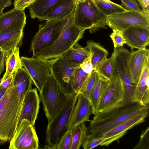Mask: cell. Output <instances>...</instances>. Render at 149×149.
I'll use <instances>...</instances> for the list:
<instances>
[{"label": "cell", "mask_w": 149, "mask_h": 149, "mask_svg": "<svg viewBox=\"0 0 149 149\" xmlns=\"http://www.w3.org/2000/svg\"><path fill=\"white\" fill-rule=\"evenodd\" d=\"M146 4L149 6V0H144Z\"/></svg>", "instance_id": "47"}, {"label": "cell", "mask_w": 149, "mask_h": 149, "mask_svg": "<svg viewBox=\"0 0 149 149\" xmlns=\"http://www.w3.org/2000/svg\"><path fill=\"white\" fill-rule=\"evenodd\" d=\"M24 36L23 30L0 34V49L5 53L18 46Z\"/></svg>", "instance_id": "27"}, {"label": "cell", "mask_w": 149, "mask_h": 149, "mask_svg": "<svg viewBox=\"0 0 149 149\" xmlns=\"http://www.w3.org/2000/svg\"><path fill=\"white\" fill-rule=\"evenodd\" d=\"M66 19L46 20L45 24H40L39 30L31 40V51L36 57L45 49L51 46L63 31Z\"/></svg>", "instance_id": "8"}, {"label": "cell", "mask_w": 149, "mask_h": 149, "mask_svg": "<svg viewBox=\"0 0 149 149\" xmlns=\"http://www.w3.org/2000/svg\"><path fill=\"white\" fill-rule=\"evenodd\" d=\"M35 0H14L13 3L14 8L20 10H24Z\"/></svg>", "instance_id": "40"}, {"label": "cell", "mask_w": 149, "mask_h": 149, "mask_svg": "<svg viewBox=\"0 0 149 149\" xmlns=\"http://www.w3.org/2000/svg\"><path fill=\"white\" fill-rule=\"evenodd\" d=\"M32 81L31 77L23 67L14 74L13 84L20 97L24 99L27 92L32 89Z\"/></svg>", "instance_id": "24"}, {"label": "cell", "mask_w": 149, "mask_h": 149, "mask_svg": "<svg viewBox=\"0 0 149 149\" xmlns=\"http://www.w3.org/2000/svg\"><path fill=\"white\" fill-rule=\"evenodd\" d=\"M92 56V54L90 53V55L80 65V67L81 69L88 74H90L93 70L91 62Z\"/></svg>", "instance_id": "39"}, {"label": "cell", "mask_w": 149, "mask_h": 149, "mask_svg": "<svg viewBox=\"0 0 149 149\" xmlns=\"http://www.w3.org/2000/svg\"><path fill=\"white\" fill-rule=\"evenodd\" d=\"M99 10L107 16L123 12L127 10L121 5L110 0H93Z\"/></svg>", "instance_id": "30"}, {"label": "cell", "mask_w": 149, "mask_h": 149, "mask_svg": "<svg viewBox=\"0 0 149 149\" xmlns=\"http://www.w3.org/2000/svg\"><path fill=\"white\" fill-rule=\"evenodd\" d=\"M22 66L30 76L39 92L51 75L49 60L35 57L21 58Z\"/></svg>", "instance_id": "11"}, {"label": "cell", "mask_w": 149, "mask_h": 149, "mask_svg": "<svg viewBox=\"0 0 149 149\" xmlns=\"http://www.w3.org/2000/svg\"><path fill=\"white\" fill-rule=\"evenodd\" d=\"M125 93L123 87L111 81L100 102L99 112L125 103Z\"/></svg>", "instance_id": "18"}, {"label": "cell", "mask_w": 149, "mask_h": 149, "mask_svg": "<svg viewBox=\"0 0 149 149\" xmlns=\"http://www.w3.org/2000/svg\"><path fill=\"white\" fill-rule=\"evenodd\" d=\"M79 94L69 96L65 103L52 120L48 122L44 148L56 149V146L67 130V127L76 105Z\"/></svg>", "instance_id": "6"}, {"label": "cell", "mask_w": 149, "mask_h": 149, "mask_svg": "<svg viewBox=\"0 0 149 149\" xmlns=\"http://www.w3.org/2000/svg\"><path fill=\"white\" fill-rule=\"evenodd\" d=\"M72 130H67L57 143L56 149H70Z\"/></svg>", "instance_id": "35"}, {"label": "cell", "mask_w": 149, "mask_h": 149, "mask_svg": "<svg viewBox=\"0 0 149 149\" xmlns=\"http://www.w3.org/2000/svg\"><path fill=\"white\" fill-rule=\"evenodd\" d=\"M14 76V74L4 80H0V84L3 86L7 89H8L13 85Z\"/></svg>", "instance_id": "41"}, {"label": "cell", "mask_w": 149, "mask_h": 149, "mask_svg": "<svg viewBox=\"0 0 149 149\" xmlns=\"http://www.w3.org/2000/svg\"><path fill=\"white\" fill-rule=\"evenodd\" d=\"M107 16L98 8L93 0H76L74 20L81 29L91 33L107 29Z\"/></svg>", "instance_id": "5"}, {"label": "cell", "mask_w": 149, "mask_h": 149, "mask_svg": "<svg viewBox=\"0 0 149 149\" xmlns=\"http://www.w3.org/2000/svg\"><path fill=\"white\" fill-rule=\"evenodd\" d=\"M88 75L80 67L75 70L72 82L73 88L75 93H78Z\"/></svg>", "instance_id": "33"}, {"label": "cell", "mask_w": 149, "mask_h": 149, "mask_svg": "<svg viewBox=\"0 0 149 149\" xmlns=\"http://www.w3.org/2000/svg\"><path fill=\"white\" fill-rule=\"evenodd\" d=\"M95 70L100 76L111 81L112 75V67L111 58H107L100 63Z\"/></svg>", "instance_id": "32"}, {"label": "cell", "mask_w": 149, "mask_h": 149, "mask_svg": "<svg viewBox=\"0 0 149 149\" xmlns=\"http://www.w3.org/2000/svg\"><path fill=\"white\" fill-rule=\"evenodd\" d=\"M72 130L70 149H79L89 133L88 127L84 122L75 126Z\"/></svg>", "instance_id": "29"}, {"label": "cell", "mask_w": 149, "mask_h": 149, "mask_svg": "<svg viewBox=\"0 0 149 149\" xmlns=\"http://www.w3.org/2000/svg\"><path fill=\"white\" fill-rule=\"evenodd\" d=\"M149 50L146 48L134 51L132 50L129 59V65L132 79L136 85L141 74L143 68L149 63Z\"/></svg>", "instance_id": "19"}, {"label": "cell", "mask_w": 149, "mask_h": 149, "mask_svg": "<svg viewBox=\"0 0 149 149\" xmlns=\"http://www.w3.org/2000/svg\"><path fill=\"white\" fill-rule=\"evenodd\" d=\"M7 89L3 86L0 84V100L4 95Z\"/></svg>", "instance_id": "45"}, {"label": "cell", "mask_w": 149, "mask_h": 149, "mask_svg": "<svg viewBox=\"0 0 149 149\" xmlns=\"http://www.w3.org/2000/svg\"><path fill=\"white\" fill-rule=\"evenodd\" d=\"M134 149H149V127H147L143 130L137 144L133 148Z\"/></svg>", "instance_id": "36"}, {"label": "cell", "mask_w": 149, "mask_h": 149, "mask_svg": "<svg viewBox=\"0 0 149 149\" xmlns=\"http://www.w3.org/2000/svg\"><path fill=\"white\" fill-rule=\"evenodd\" d=\"M49 60L51 74L62 89L68 96L75 93L72 87L74 73L80 65L66 61L61 56Z\"/></svg>", "instance_id": "9"}, {"label": "cell", "mask_w": 149, "mask_h": 149, "mask_svg": "<svg viewBox=\"0 0 149 149\" xmlns=\"http://www.w3.org/2000/svg\"><path fill=\"white\" fill-rule=\"evenodd\" d=\"M12 0H0V8L4 9L6 7L10 6L12 4Z\"/></svg>", "instance_id": "43"}, {"label": "cell", "mask_w": 149, "mask_h": 149, "mask_svg": "<svg viewBox=\"0 0 149 149\" xmlns=\"http://www.w3.org/2000/svg\"><path fill=\"white\" fill-rule=\"evenodd\" d=\"M121 5L127 10H131L140 13H144L145 11L141 9L137 0H120Z\"/></svg>", "instance_id": "38"}, {"label": "cell", "mask_w": 149, "mask_h": 149, "mask_svg": "<svg viewBox=\"0 0 149 149\" xmlns=\"http://www.w3.org/2000/svg\"><path fill=\"white\" fill-rule=\"evenodd\" d=\"M40 100L36 88L32 89L27 92L23 101L17 127L24 119L27 120L34 126L39 112Z\"/></svg>", "instance_id": "14"}, {"label": "cell", "mask_w": 149, "mask_h": 149, "mask_svg": "<svg viewBox=\"0 0 149 149\" xmlns=\"http://www.w3.org/2000/svg\"><path fill=\"white\" fill-rule=\"evenodd\" d=\"M39 93L40 99L49 122L64 106L69 96L62 89L51 74Z\"/></svg>", "instance_id": "7"}, {"label": "cell", "mask_w": 149, "mask_h": 149, "mask_svg": "<svg viewBox=\"0 0 149 149\" xmlns=\"http://www.w3.org/2000/svg\"><path fill=\"white\" fill-rule=\"evenodd\" d=\"M112 30L113 33L110 35V37L112 41L114 48L123 46L126 43L122 33L115 29Z\"/></svg>", "instance_id": "37"}, {"label": "cell", "mask_w": 149, "mask_h": 149, "mask_svg": "<svg viewBox=\"0 0 149 149\" xmlns=\"http://www.w3.org/2000/svg\"><path fill=\"white\" fill-rule=\"evenodd\" d=\"M149 76V62L145 65L140 77L136 85L134 94L132 102L143 105H148L149 87L146 84V80Z\"/></svg>", "instance_id": "21"}, {"label": "cell", "mask_w": 149, "mask_h": 149, "mask_svg": "<svg viewBox=\"0 0 149 149\" xmlns=\"http://www.w3.org/2000/svg\"><path fill=\"white\" fill-rule=\"evenodd\" d=\"M76 0H62L47 16L44 20L67 19L74 11Z\"/></svg>", "instance_id": "25"}, {"label": "cell", "mask_w": 149, "mask_h": 149, "mask_svg": "<svg viewBox=\"0 0 149 149\" xmlns=\"http://www.w3.org/2000/svg\"><path fill=\"white\" fill-rule=\"evenodd\" d=\"M75 8L66 19L63 31L56 41L36 57L49 60L60 57L83 38L85 31L78 27L74 22Z\"/></svg>", "instance_id": "4"}, {"label": "cell", "mask_w": 149, "mask_h": 149, "mask_svg": "<svg viewBox=\"0 0 149 149\" xmlns=\"http://www.w3.org/2000/svg\"><path fill=\"white\" fill-rule=\"evenodd\" d=\"M24 10L14 8L0 15V34L23 30L26 24Z\"/></svg>", "instance_id": "13"}, {"label": "cell", "mask_w": 149, "mask_h": 149, "mask_svg": "<svg viewBox=\"0 0 149 149\" xmlns=\"http://www.w3.org/2000/svg\"><path fill=\"white\" fill-rule=\"evenodd\" d=\"M92 113V107L89 99L83 95L79 94L76 105L67 127V130H72L78 125L89 121V118Z\"/></svg>", "instance_id": "15"}, {"label": "cell", "mask_w": 149, "mask_h": 149, "mask_svg": "<svg viewBox=\"0 0 149 149\" xmlns=\"http://www.w3.org/2000/svg\"><path fill=\"white\" fill-rule=\"evenodd\" d=\"M6 72L0 80H4L22 68L18 46L13 47L5 53Z\"/></svg>", "instance_id": "23"}, {"label": "cell", "mask_w": 149, "mask_h": 149, "mask_svg": "<svg viewBox=\"0 0 149 149\" xmlns=\"http://www.w3.org/2000/svg\"><path fill=\"white\" fill-rule=\"evenodd\" d=\"M149 113L148 105L136 102L118 105L95 115L88 127L94 138L102 136L119 125L139 114Z\"/></svg>", "instance_id": "1"}, {"label": "cell", "mask_w": 149, "mask_h": 149, "mask_svg": "<svg viewBox=\"0 0 149 149\" xmlns=\"http://www.w3.org/2000/svg\"><path fill=\"white\" fill-rule=\"evenodd\" d=\"M111 81L100 75L88 99L92 107V113L94 115L99 112L100 102Z\"/></svg>", "instance_id": "22"}, {"label": "cell", "mask_w": 149, "mask_h": 149, "mask_svg": "<svg viewBox=\"0 0 149 149\" xmlns=\"http://www.w3.org/2000/svg\"><path fill=\"white\" fill-rule=\"evenodd\" d=\"M132 50L146 48L149 44V28L130 26L121 32Z\"/></svg>", "instance_id": "16"}, {"label": "cell", "mask_w": 149, "mask_h": 149, "mask_svg": "<svg viewBox=\"0 0 149 149\" xmlns=\"http://www.w3.org/2000/svg\"><path fill=\"white\" fill-rule=\"evenodd\" d=\"M24 99L13 85L7 89L0 100V145L10 141L13 136L18 125Z\"/></svg>", "instance_id": "2"}, {"label": "cell", "mask_w": 149, "mask_h": 149, "mask_svg": "<svg viewBox=\"0 0 149 149\" xmlns=\"http://www.w3.org/2000/svg\"><path fill=\"white\" fill-rule=\"evenodd\" d=\"M4 8H0V15L3 13V10Z\"/></svg>", "instance_id": "46"}, {"label": "cell", "mask_w": 149, "mask_h": 149, "mask_svg": "<svg viewBox=\"0 0 149 149\" xmlns=\"http://www.w3.org/2000/svg\"><path fill=\"white\" fill-rule=\"evenodd\" d=\"M139 5L142 8V10L146 12H149V6L146 3L144 0H137Z\"/></svg>", "instance_id": "44"}, {"label": "cell", "mask_w": 149, "mask_h": 149, "mask_svg": "<svg viewBox=\"0 0 149 149\" xmlns=\"http://www.w3.org/2000/svg\"><path fill=\"white\" fill-rule=\"evenodd\" d=\"M39 140L34 126L22 120L10 141L9 149H37Z\"/></svg>", "instance_id": "12"}, {"label": "cell", "mask_w": 149, "mask_h": 149, "mask_svg": "<svg viewBox=\"0 0 149 149\" xmlns=\"http://www.w3.org/2000/svg\"><path fill=\"white\" fill-rule=\"evenodd\" d=\"M130 52L123 46L114 48L110 57L112 67L111 80L123 86L125 93V103L132 102L136 85L133 82L129 65Z\"/></svg>", "instance_id": "3"}, {"label": "cell", "mask_w": 149, "mask_h": 149, "mask_svg": "<svg viewBox=\"0 0 149 149\" xmlns=\"http://www.w3.org/2000/svg\"><path fill=\"white\" fill-rule=\"evenodd\" d=\"M62 0H35L28 8L30 16L33 19L40 21L44 20L47 16Z\"/></svg>", "instance_id": "20"}, {"label": "cell", "mask_w": 149, "mask_h": 149, "mask_svg": "<svg viewBox=\"0 0 149 149\" xmlns=\"http://www.w3.org/2000/svg\"><path fill=\"white\" fill-rule=\"evenodd\" d=\"M90 54L87 46L84 47L77 43L61 56L66 61L80 65Z\"/></svg>", "instance_id": "26"}, {"label": "cell", "mask_w": 149, "mask_h": 149, "mask_svg": "<svg viewBox=\"0 0 149 149\" xmlns=\"http://www.w3.org/2000/svg\"><path fill=\"white\" fill-rule=\"evenodd\" d=\"M107 23L112 30L121 32L130 26L149 28V12L126 11L107 17Z\"/></svg>", "instance_id": "10"}, {"label": "cell", "mask_w": 149, "mask_h": 149, "mask_svg": "<svg viewBox=\"0 0 149 149\" xmlns=\"http://www.w3.org/2000/svg\"><path fill=\"white\" fill-rule=\"evenodd\" d=\"M100 75L95 70L88 75L78 92L89 98L91 93L98 80Z\"/></svg>", "instance_id": "31"}, {"label": "cell", "mask_w": 149, "mask_h": 149, "mask_svg": "<svg viewBox=\"0 0 149 149\" xmlns=\"http://www.w3.org/2000/svg\"><path fill=\"white\" fill-rule=\"evenodd\" d=\"M86 45L90 52L92 54L91 62L93 70H95L100 63L107 58L109 52L98 42L88 40Z\"/></svg>", "instance_id": "28"}, {"label": "cell", "mask_w": 149, "mask_h": 149, "mask_svg": "<svg viewBox=\"0 0 149 149\" xmlns=\"http://www.w3.org/2000/svg\"><path fill=\"white\" fill-rule=\"evenodd\" d=\"M5 59V52L0 49V76L4 70Z\"/></svg>", "instance_id": "42"}, {"label": "cell", "mask_w": 149, "mask_h": 149, "mask_svg": "<svg viewBox=\"0 0 149 149\" xmlns=\"http://www.w3.org/2000/svg\"><path fill=\"white\" fill-rule=\"evenodd\" d=\"M107 139L94 138L89 133L83 142L82 146L84 149H90L100 145Z\"/></svg>", "instance_id": "34"}, {"label": "cell", "mask_w": 149, "mask_h": 149, "mask_svg": "<svg viewBox=\"0 0 149 149\" xmlns=\"http://www.w3.org/2000/svg\"><path fill=\"white\" fill-rule=\"evenodd\" d=\"M149 113L135 116L108 131L100 137L107 139L100 146H107L111 143L122 137L129 130L144 122Z\"/></svg>", "instance_id": "17"}]
</instances>
